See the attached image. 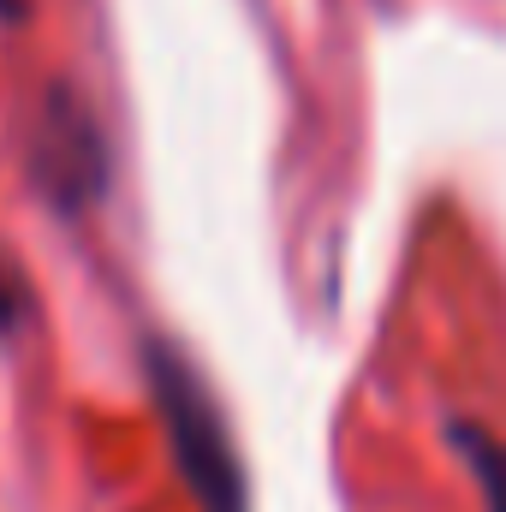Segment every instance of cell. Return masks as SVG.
I'll return each mask as SVG.
<instances>
[{"instance_id": "cell-1", "label": "cell", "mask_w": 506, "mask_h": 512, "mask_svg": "<svg viewBox=\"0 0 506 512\" xmlns=\"http://www.w3.org/2000/svg\"><path fill=\"white\" fill-rule=\"evenodd\" d=\"M149 382L161 399V423L173 441V465L185 477V489L197 495L203 512H245V465L233 453L227 417L215 405L209 382L173 352V346H149Z\"/></svg>"}, {"instance_id": "cell-2", "label": "cell", "mask_w": 506, "mask_h": 512, "mask_svg": "<svg viewBox=\"0 0 506 512\" xmlns=\"http://www.w3.org/2000/svg\"><path fill=\"white\" fill-rule=\"evenodd\" d=\"M30 179L36 191L60 209L78 215L102 197L108 185V143L90 120V108L72 90H48L42 114H36V137H30Z\"/></svg>"}, {"instance_id": "cell-3", "label": "cell", "mask_w": 506, "mask_h": 512, "mask_svg": "<svg viewBox=\"0 0 506 512\" xmlns=\"http://www.w3.org/2000/svg\"><path fill=\"white\" fill-rule=\"evenodd\" d=\"M453 441L465 447V459H471V471H477V489H483L489 512H506V441L483 435L477 423H459Z\"/></svg>"}, {"instance_id": "cell-4", "label": "cell", "mask_w": 506, "mask_h": 512, "mask_svg": "<svg viewBox=\"0 0 506 512\" xmlns=\"http://www.w3.org/2000/svg\"><path fill=\"white\" fill-rule=\"evenodd\" d=\"M18 310H24V292H18V280H12V274L0 268V334H6L12 322H18Z\"/></svg>"}, {"instance_id": "cell-5", "label": "cell", "mask_w": 506, "mask_h": 512, "mask_svg": "<svg viewBox=\"0 0 506 512\" xmlns=\"http://www.w3.org/2000/svg\"><path fill=\"white\" fill-rule=\"evenodd\" d=\"M24 12H30V0H0V18H6V24H18Z\"/></svg>"}]
</instances>
